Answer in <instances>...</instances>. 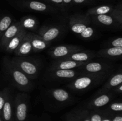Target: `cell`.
<instances>
[{"instance_id":"cell-22","label":"cell","mask_w":122,"mask_h":121,"mask_svg":"<svg viewBox=\"0 0 122 121\" xmlns=\"http://www.w3.org/2000/svg\"><path fill=\"white\" fill-rule=\"evenodd\" d=\"M21 27L28 32H35L38 27V21L35 17L25 16L21 18L20 21Z\"/></svg>"},{"instance_id":"cell-38","label":"cell","mask_w":122,"mask_h":121,"mask_svg":"<svg viewBox=\"0 0 122 121\" xmlns=\"http://www.w3.org/2000/svg\"><path fill=\"white\" fill-rule=\"evenodd\" d=\"M0 121H1V119H0Z\"/></svg>"},{"instance_id":"cell-12","label":"cell","mask_w":122,"mask_h":121,"mask_svg":"<svg viewBox=\"0 0 122 121\" xmlns=\"http://www.w3.org/2000/svg\"><path fill=\"white\" fill-rule=\"evenodd\" d=\"M116 96V94L112 91L95 95L89 102V106L92 108H99L104 106L113 100Z\"/></svg>"},{"instance_id":"cell-21","label":"cell","mask_w":122,"mask_h":121,"mask_svg":"<svg viewBox=\"0 0 122 121\" xmlns=\"http://www.w3.org/2000/svg\"><path fill=\"white\" fill-rule=\"evenodd\" d=\"M50 95L52 99L59 103H65L71 100V96L68 91L62 88H55L50 91Z\"/></svg>"},{"instance_id":"cell-37","label":"cell","mask_w":122,"mask_h":121,"mask_svg":"<svg viewBox=\"0 0 122 121\" xmlns=\"http://www.w3.org/2000/svg\"><path fill=\"white\" fill-rule=\"evenodd\" d=\"M102 121H112L110 119H104L102 120Z\"/></svg>"},{"instance_id":"cell-36","label":"cell","mask_w":122,"mask_h":121,"mask_svg":"<svg viewBox=\"0 0 122 121\" xmlns=\"http://www.w3.org/2000/svg\"><path fill=\"white\" fill-rule=\"evenodd\" d=\"M82 121H91V118H86V119H84Z\"/></svg>"},{"instance_id":"cell-15","label":"cell","mask_w":122,"mask_h":121,"mask_svg":"<svg viewBox=\"0 0 122 121\" xmlns=\"http://www.w3.org/2000/svg\"><path fill=\"white\" fill-rule=\"evenodd\" d=\"M86 62H78L69 59H56L50 66V70H73L76 69Z\"/></svg>"},{"instance_id":"cell-9","label":"cell","mask_w":122,"mask_h":121,"mask_svg":"<svg viewBox=\"0 0 122 121\" xmlns=\"http://www.w3.org/2000/svg\"><path fill=\"white\" fill-rule=\"evenodd\" d=\"M83 74L85 73L77 68L73 70H48L49 77L56 79L73 80Z\"/></svg>"},{"instance_id":"cell-26","label":"cell","mask_w":122,"mask_h":121,"mask_svg":"<svg viewBox=\"0 0 122 121\" xmlns=\"http://www.w3.org/2000/svg\"><path fill=\"white\" fill-rule=\"evenodd\" d=\"M110 15L117 21L120 27H122V5L121 3L114 7Z\"/></svg>"},{"instance_id":"cell-18","label":"cell","mask_w":122,"mask_h":121,"mask_svg":"<svg viewBox=\"0 0 122 121\" xmlns=\"http://www.w3.org/2000/svg\"><path fill=\"white\" fill-rule=\"evenodd\" d=\"M14 95L11 90L9 89L3 108H2V116L5 121H10L13 117V110L14 108Z\"/></svg>"},{"instance_id":"cell-34","label":"cell","mask_w":122,"mask_h":121,"mask_svg":"<svg viewBox=\"0 0 122 121\" xmlns=\"http://www.w3.org/2000/svg\"><path fill=\"white\" fill-rule=\"evenodd\" d=\"M63 2H64V4L66 5V7H67L68 8L73 5L72 2V0H63Z\"/></svg>"},{"instance_id":"cell-8","label":"cell","mask_w":122,"mask_h":121,"mask_svg":"<svg viewBox=\"0 0 122 121\" xmlns=\"http://www.w3.org/2000/svg\"><path fill=\"white\" fill-rule=\"evenodd\" d=\"M83 51V48L79 46L73 45H64L56 46L49 51L48 53L51 58L56 59L65 58L73 52Z\"/></svg>"},{"instance_id":"cell-29","label":"cell","mask_w":122,"mask_h":121,"mask_svg":"<svg viewBox=\"0 0 122 121\" xmlns=\"http://www.w3.org/2000/svg\"><path fill=\"white\" fill-rule=\"evenodd\" d=\"M9 89V88L6 87L0 91V114H2V108H3L4 104L5 101L6 97H7Z\"/></svg>"},{"instance_id":"cell-35","label":"cell","mask_w":122,"mask_h":121,"mask_svg":"<svg viewBox=\"0 0 122 121\" xmlns=\"http://www.w3.org/2000/svg\"><path fill=\"white\" fill-rule=\"evenodd\" d=\"M113 121H122V117L120 116H117L113 118Z\"/></svg>"},{"instance_id":"cell-33","label":"cell","mask_w":122,"mask_h":121,"mask_svg":"<svg viewBox=\"0 0 122 121\" xmlns=\"http://www.w3.org/2000/svg\"><path fill=\"white\" fill-rule=\"evenodd\" d=\"M92 0H72V2L73 5H81L89 3Z\"/></svg>"},{"instance_id":"cell-3","label":"cell","mask_w":122,"mask_h":121,"mask_svg":"<svg viewBox=\"0 0 122 121\" xmlns=\"http://www.w3.org/2000/svg\"><path fill=\"white\" fill-rule=\"evenodd\" d=\"M109 76L110 75L83 74L68 84L67 87L73 91L83 92L98 86Z\"/></svg>"},{"instance_id":"cell-23","label":"cell","mask_w":122,"mask_h":121,"mask_svg":"<svg viewBox=\"0 0 122 121\" xmlns=\"http://www.w3.org/2000/svg\"><path fill=\"white\" fill-rule=\"evenodd\" d=\"M50 45V42L44 40L38 34L32 33V46L33 52H39L47 48Z\"/></svg>"},{"instance_id":"cell-25","label":"cell","mask_w":122,"mask_h":121,"mask_svg":"<svg viewBox=\"0 0 122 121\" xmlns=\"http://www.w3.org/2000/svg\"><path fill=\"white\" fill-rule=\"evenodd\" d=\"M13 18L9 15H4L0 17V39L4 32L13 23Z\"/></svg>"},{"instance_id":"cell-1","label":"cell","mask_w":122,"mask_h":121,"mask_svg":"<svg viewBox=\"0 0 122 121\" xmlns=\"http://www.w3.org/2000/svg\"><path fill=\"white\" fill-rule=\"evenodd\" d=\"M2 62L4 72L11 85L20 91L25 92L32 91L33 88L32 80L17 67L10 59L5 57Z\"/></svg>"},{"instance_id":"cell-5","label":"cell","mask_w":122,"mask_h":121,"mask_svg":"<svg viewBox=\"0 0 122 121\" xmlns=\"http://www.w3.org/2000/svg\"><path fill=\"white\" fill-rule=\"evenodd\" d=\"M11 61L30 79H36L39 75L41 64L34 58L27 56H14Z\"/></svg>"},{"instance_id":"cell-17","label":"cell","mask_w":122,"mask_h":121,"mask_svg":"<svg viewBox=\"0 0 122 121\" xmlns=\"http://www.w3.org/2000/svg\"><path fill=\"white\" fill-rule=\"evenodd\" d=\"M96 57V53L91 51H81L73 52L67 56L63 59H69L78 62H87Z\"/></svg>"},{"instance_id":"cell-20","label":"cell","mask_w":122,"mask_h":121,"mask_svg":"<svg viewBox=\"0 0 122 121\" xmlns=\"http://www.w3.org/2000/svg\"><path fill=\"white\" fill-rule=\"evenodd\" d=\"M27 32H28L22 28L19 32V33L8 42L5 49H4V51H5L6 52L8 53H13L20 45L24 37L27 34Z\"/></svg>"},{"instance_id":"cell-10","label":"cell","mask_w":122,"mask_h":121,"mask_svg":"<svg viewBox=\"0 0 122 121\" xmlns=\"http://www.w3.org/2000/svg\"><path fill=\"white\" fill-rule=\"evenodd\" d=\"M63 31V28L61 26H43L39 28L37 34L44 40L51 42L58 38Z\"/></svg>"},{"instance_id":"cell-19","label":"cell","mask_w":122,"mask_h":121,"mask_svg":"<svg viewBox=\"0 0 122 121\" xmlns=\"http://www.w3.org/2000/svg\"><path fill=\"white\" fill-rule=\"evenodd\" d=\"M122 55V47H108L101 49L96 53V56L103 58L111 60H117L121 58Z\"/></svg>"},{"instance_id":"cell-32","label":"cell","mask_w":122,"mask_h":121,"mask_svg":"<svg viewBox=\"0 0 122 121\" xmlns=\"http://www.w3.org/2000/svg\"><path fill=\"white\" fill-rule=\"evenodd\" d=\"M111 91L114 92L116 94H121L122 93V84H120L118 85L117 86L113 88Z\"/></svg>"},{"instance_id":"cell-13","label":"cell","mask_w":122,"mask_h":121,"mask_svg":"<svg viewBox=\"0 0 122 121\" xmlns=\"http://www.w3.org/2000/svg\"><path fill=\"white\" fill-rule=\"evenodd\" d=\"M32 32H27L22 42L13 53L16 56H26L33 52L32 46Z\"/></svg>"},{"instance_id":"cell-27","label":"cell","mask_w":122,"mask_h":121,"mask_svg":"<svg viewBox=\"0 0 122 121\" xmlns=\"http://www.w3.org/2000/svg\"><path fill=\"white\" fill-rule=\"evenodd\" d=\"M39 1H42V2L44 1V2L51 5L63 12H66L68 9L67 7L63 2V0H39Z\"/></svg>"},{"instance_id":"cell-24","label":"cell","mask_w":122,"mask_h":121,"mask_svg":"<svg viewBox=\"0 0 122 121\" xmlns=\"http://www.w3.org/2000/svg\"><path fill=\"white\" fill-rule=\"evenodd\" d=\"M114 7L111 5H103L92 7L88 9L85 15L87 16L102 15V14H109L113 9Z\"/></svg>"},{"instance_id":"cell-4","label":"cell","mask_w":122,"mask_h":121,"mask_svg":"<svg viewBox=\"0 0 122 121\" xmlns=\"http://www.w3.org/2000/svg\"><path fill=\"white\" fill-rule=\"evenodd\" d=\"M9 2L13 7L21 10L39 12L46 14L57 13L58 11L54 6L37 0H11Z\"/></svg>"},{"instance_id":"cell-7","label":"cell","mask_w":122,"mask_h":121,"mask_svg":"<svg viewBox=\"0 0 122 121\" xmlns=\"http://www.w3.org/2000/svg\"><path fill=\"white\" fill-rule=\"evenodd\" d=\"M30 97L25 93H18L14 96V103L15 116L19 121H24L27 117Z\"/></svg>"},{"instance_id":"cell-2","label":"cell","mask_w":122,"mask_h":121,"mask_svg":"<svg viewBox=\"0 0 122 121\" xmlns=\"http://www.w3.org/2000/svg\"><path fill=\"white\" fill-rule=\"evenodd\" d=\"M90 17L85 14H75L69 17V25L71 32L83 39L92 37L95 30L91 26Z\"/></svg>"},{"instance_id":"cell-16","label":"cell","mask_w":122,"mask_h":121,"mask_svg":"<svg viewBox=\"0 0 122 121\" xmlns=\"http://www.w3.org/2000/svg\"><path fill=\"white\" fill-rule=\"evenodd\" d=\"M89 17L91 22L97 26L121 28L117 21L110 14L94 15V16H90Z\"/></svg>"},{"instance_id":"cell-31","label":"cell","mask_w":122,"mask_h":121,"mask_svg":"<svg viewBox=\"0 0 122 121\" xmlns=\"http://www.w3.org/2000/svg\"><path fill=\"white\" fill-rule=\"evenodd\" d=\"M102 116L98 112L93 113L91 116V121H102Z\"/></svg>"},{"instance_id":"cell-28","label":"cell","mask_w":122,"mask_h":121,"mask_svg":"<svg viewBox=\"0 0 122 121\" xmlns=\"http://www.w3.org/2000/svg\"><path fill=\"white\" fill-rule=\"evenodd\" d=\"M107 47H122V38L121 37H117L116 38L112 39L106 42Z\"/></svg>"},{"instance_id":"cell-6","label":"cell","mask_w":122,"mask_h":121,"mask_svg":"<svg viewBox=\"0 0 122 121\" xmlns=\"http://www.w3.org/2000/svg\"><path fill=\"white\" fill-rule=\"evenodd\" d=\"M114 66V64L111 62L90 60L77 69L85 74H105L110 75L113 71Z\"/></svg>"},{"instance_id":"cell-30","label":"cell","mask_w":122,"mask_h":121,"mask_svg":"<svg viewBox=\"0 0 122 121\" xmlns=\"http://www.w3.org/2000/svg\"><path fill=\"white\" fill-rule=\"evenodd\" d=\"M108 108L113 112H122V102H112L108 105Z\"/></svg>"},{"instance_id":"cell-14","label":"cell","mask_w":122,"mask_h":121,"mask_svg":"<svg viewBox=\"0 0 122 121\" xmlns=\"http://www.w3.org/2000/svg\"><path fill=\"white\" fill-rule=\"evenodd\" d=\"M122 74L121 71H119V72L110 75L106 83L103 84L102 87L100 88V90H98L95 95L108 92V91H111L113 88L117 86L118 85L122 84Z\"/></svg>"},{"instance_id":"cell-11","label":"cell","mask_w":122,"mask_h":121,"mask_svg":"<svg viewBox=\"0 0 122 121\" xmlns=\"http://www.w3.org/2000/svg\"><path fill=\"white\" fill-rule=\"evenodd\" d=\"M20 21L12 23L0 39V48L4 51L7 44L22 29Z\"/></svg>"}]
</instances>
